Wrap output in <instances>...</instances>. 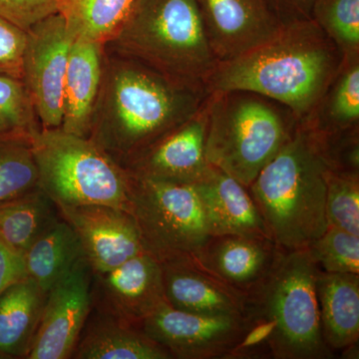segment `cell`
<instances>
[{
	"label": "cell",
	"mask_w": 359,
	"mask_h": 359,
	"mask_svg": "<svg viewBox=\"0 0 359 359\" xmlns=\"http://www.w3.org/2000/svg\"><path fill=\"white\" fill-rule=\"evenodd\" d=\"M302 122L321 134L359 128V53L346 56L320 103Z\"/></svg>",
	"instance_id": "cell-25"
},
{
	"label": "cell",
	"mask_w": 359,
	"mask_h": 359,
	"mask_svg": "<svg viewBox=\"0 0 359 359\" xmlns=\"http://www.w3.org/2000/svg\"><path fill=\"white\" fill-rule=\"evenodd\" d=\"M244 316L186 313L165 304L138 328L172 358H230L244 334Z\"/></svg>",
	"instance_id": "cell-10"
},
{
	"label": "cell",
	"mask_w": 359,
	"mask_h": 359,
	"mask_svg": "<svg viewBox=\"0 0 359 359\" xmlns=\"http://www.w3.org/2000/svg\"><path fill=\"white\" fill-rule=\"evenodd\" d=\"M205 85L178 81L116 54L104 61L89 139L125 168L203 107Z\"/></svg>",
	"instance_id": "cell-1"
},
{
	"label": "cell",
	"mask_w": 359,
	"mask_h": 359,
	"mask_svg": "<svg viewBox=\"0 0 359 359\" xmlns=\"http://www.w3.org/2000/svg\"><path fill=\"white\" fill-rule=\"evenodd\" d=\"M57 208L76 233L94 273L109 271L144 252L138 229L128 212L103 205Z\"/></svg>",
	"instance_id": "cell-13"
},
{
	"label": "cell",
	"mask_w": 359,
	"mask_h": 359,
	"mask_svg": "<svg viewBox=\"0 0 359 359\" xmlns=\"http://www.w3.org/2000/svg\"><path fill=\"white\" fill-rule=\"evenodd\" d=\"M136 0H57L58 14L74 39L106 46L117 37Z\"/></svg>",
	"instance_id": "cell-26"
},
{
	"label": "cell",
	"mask_w": 359,
	"mask_h": 359,
	"mask_svg": "<svg viewBox=\"0 0 359 359\" xmlns=\"http://www.w3.org/2000/svg\"><path fill=\"white\" fill-rule=\"evenodd\" d=\"M283 252L271 238L211 236L199 252L189 259L248 297L271 275Z\"/></svg>",
	"instance_id": "cell-16"
},
{
	"label": "cell",
	"mask_w": 359,
	"mask_h": 359,
	"mask_svg": "<svg viewBox=\"0 0 359 359\" xmlns=\"http://www.w3.org/2000/svg\"><path fill=\"white\" fill-rule=\"evenodd\" d=\"M55 13L57 0H0V18L25 32Z\"/></svg>",
	"instance_id": "cell-33"
},
{
	"label": "cell",
	"mask_w": 359,
	"mask_h": 359,
	"mask_svg": "<svg viewBox=\"0 0 359 359\" xmlns=\"http://www.w3.org/2000/svg\"><path fill=\"white\" fill-rule=\"evenodd\" d=\"M299 120L268 97L244 90L212 92L205 157L247 188L294 133Z\"/></svg>",
	"instance_id": "cell-5"
},
{
	"label": "cell",
	"mask_w": 359,
	"mask_h": 359,
	"mask_svg": "<svg viewBox=\"0 0 359 359\" xmlns=\"http://www.w3.org/2000/svg\"><path fill=\"white\" fill-rule=\"evenodd\" d=\"M304 250L320 271L359 275V237L346 231L327 226L325 233Z\"/></svg>",
	"instance_id": "cell-31"
},
{
	"label": "cell",
	"mask_w": 359,
	"mask_h": 359,
	"mask_svg": "<svg viewBox=\"0 0 359 359\" xmlns=\"http://www.w3.org/2000/svg\"><path fill=\"white\" fill-rule=\"evenodd\" d=\"M0 359H4V356H2V354L0 353Z\"/></svg>",
	"instance_id": "cell-36"
},
{
	"label": "cell",
	"mask_w": 359,
	"mask_h": 359,
	"mask_svg": "<svg viewBox=\"0 0 359 359\" xmlns=\"http://www.w3.org/2000/svg\"><path fill=\"white\" fill-rule=\"evenodd\" d=\"M105 47L85 40H73L63 89L60 127L67 133L89 137L102 84Z\"/></svg>",
	"instance_id": "cell-19"
},
{
	"label": "cell",
	"mask_w": 359,
	"mask_h": 359,
	"mask_svg": "<svg viewBox=\"0 0 359 359\" xmlns=\"http://www.w3.org/2000/svg\"><path fill=\"white\" fill-rule=\"evenodd\" d=\"M162 264L167 304L186 313L209 316H244L247 299L189 259Z\"/></svg>",
	"instance_id": "cell-18"
},
{
	"label": "cell",
	"mask_w": 359,
	"mask_h": 359,
	"mask_svg": "<svg viewBox=\"0 0 359 359\" xmlns=\"http://www.w3.org/2000/svg\"><path fill=\"white\" fill-rule=\"evenodd\" d=\"M27 276L23 257L0 242V294Z\"/></svg>",
	"instance_id": "cell-34"
},
{
	"label": "cell",
	"mask_w": 359,
	"mask_h": 359,
	"mask_svg": "<svg viewBox=\"0 0 359 359\" xmlns=\"http://www.w3.org/2000/svg\"><path fill=\"white\" fill-rule=\"evenodd\" d=\"M46 295L29 276L0 294V353L4 358H26Z\"/></svg>",
	"instance_id": "cell-22"
},
{
	"label": "cell",
	"mask_w": 359,
	"mask_h": 359,
	"mask_svg": "<svg viewBox=\"0 0 359 359\" xmlns=\"http://www.w3.org/2000/svg\"><path fill=\"white\" fill-rule=\"evenodd\" d=\"M330 168L320 135L299 121L248 188L271 240L285 252L306 249L327 230Z\"/></svg>",
	"instance_id": "cell-4"
},
{
	"label": "cell",
	"mask_w": 359,
	"mask_h": 359,
	"mask_svg": "<svg viewBox=\"0 0 359 359\" xmlns=\"http://www.w3.org/2000/svg\"><path fill=\"white\" fill-rule=\"evenodd\" d=\"M314 1L316 0H268L283 25L311 20Z\"/></svg>",
	"instance_id": "cell-35"
},
{
	"label": "cell",
	"mask_w": 359,
	"mask_h": 359,
	"mask_svg": "<svg viewBox=\"0 0 359 359\" xmlns=\"http://www.w3.org/2000/svg\"><path fill=\"white\" fill-rule=\"evenodd\" d=\"M30 142L39 188L56 205H103L128 212V172L88 137L40 128Z\"/></svg>",
	"instance_id": "cell-7"
},
{
	"label": "cell",
	"mask_w": 359,
	"mask_h": 359,
	"mask_svg": "<svg viewBox=\"0 0 359 359\" xmlns=\"http://www.w3.org/2000/svg\"><path fill=\"white\" fill-rule=\"evenodd\" d=\"M37 120L23 80L0 73V137H30L40 129Z\"/></svg>",
	"instance_id": "cell-30"
},
{
	"label": "cell",
	"mask_w": 359,
	"mask_h": 359,
	"mask_svg": "<svg viewBox=\"0 0 359 359\" xmlns=\"http://www.w3.org/2000/svg\"><path fill=\"white\" fill-rule=\"evenodd\" d=\"M39 187L30 137H0V202Z\"/></svg>",
	"instance_id": "cell-27"
},
{
	"label": "cell",
	"mask_w": 359,
	"mask_h": 359,
	"mask_svg": "<svg viewBox=\"0 0 359 359\" xmlns=\"http://www.w3.org/2000/svg\"><path fill=\"white\" fill-rule=\"evenodd\" d=\"M218 61L230 60L271 39L283 25L268 0H196Z\"/></svg>",
	"instance_id": "cell-14"
},
{
	"label": "cell",
	"mask_w": 359,
	"mask_h": 359,
	"mask_svg": "<svg viewBox=\"0 0 359 359\" xmlns=\"http://www.w3.org/2000/svg\"><path fill=\"white\" fill-rule=\"evenodd\" d=\"M311 20L344 56L359 53V0H316Z\"/></svg>",
	"instance_id": "cell-28"
},
{
	"label": "cell",
	"mask_w": 359,
	"mask_h": 359,
	"mask_svg": "<svg viewBox=\"0 0 359 359\" xmlns=\"http://www.w3.org/2000/svg\"><path fill=\"white\" fill-rule=\"evenodd\" d=\"M128 212L144 252L160 264L190 259L211 237L194 184L129 174Z\"/></svg>",
	"instance_id": "cell-8"
},
{
	"label": "cell",
	"mask_w": 359,
	"mask_h": 359,
	"mask_svg": "<svg viewBox=\"0 0 359 359\" xmlns=\"http://www.w3.org/2000/svg\"><path fill=\"white\" fill-rule=\"evenodd\" d=\"M92 309L138 328L167 304L162 264L147 252L92 278Z\"/></svg>",
	"instance_id": "cell-12"
},
{
	"label": "cell",
	"mask_w": 359,
	"mask_h": 359,
	"mask_svg": "<svg viewBox=\"0 0 359 359\" xmlns=\"http://www.w3.org/2000/svg\"><path fill=\"white\" fill-rule=\"evenodd\" d=\"M316 297L321 330L332 351H344L359 339V276L318 269Z\"/></svg>",
	"instance_id": "cell-20"
},
{
	"label": "cell",
	"mask_w": 359,
	"mask_h": 359,
	"mask_svg": "<svg viewBox=\"0 0 359 359\" xmlns=\"http://www.w3.org/2000/svg\"><path fill=\"white\" fill-rule=\"evenodd\" d=\"M23 259L27 276L46 292L86 259L76 233L62 217L33 243Z\"/></svg>",
	"instance_id": "cell-23"
},
{
	"label": "cell",
	"mask_w": 359,
	"mask_h": 359,
	"mask_svg": "<svg viewBox=\"0 0 359 359\" xmlns=\"http://www.w3.org/2000/svg\"><path fill=\"white\" fill-rule=\"evenodd\" d=\"M75 359H171L139 328L92 309L72 358Z\"/></svg>",
	"instance_id": "cell-21"
},
{
	"label": "cell",
	"mask_w": 359,
	"mask_h": 359,
	"mask_svg": "<svg viewBox=\"0 0 359 359\" xmlns=\"http://www.w3.org/2000/svg\"><path fill=\"white\" fill-rule=\"evenodd\" d=\"M344 58L316 21H297L237 57L218 61L204 84L210 93L244 90L268 97L302 121L320 103Z\"/></svg>",
	"instance_id": "cell-2"
},
{
	"label": "cell",
	"mask_w": 359,
	"mask_h": 359,
	"mask_svg": "<svg viewBox=\"0 0 359 359\" xmlns=\"http://www.w3.org/2000/svg\"><path fill=\"white\" fill-rule=\"evenodd\" d=\"M194 186L210 235L271 238L249 189L230 175L212 166L209 174Z\"/></svg>",
	"instance_id": "cell-17"
},
{
	"label": "cell",
	"mask_w": 359,
	"mask_h": 359,
	"mask_svg": "<svg viewBox=\"0 0 359 359\" xmlns=\"http://www.w3.org/2000/svg\"><path fill=\"white\" fill-rule=\"evenodd\" d=\"M325 217L327 226L359 237V173L328 169Z\"/></svg>",
	"instance_id": "cell-29"
},
{
	"label": "cell",
	"mask_w": 359,
	"mask_h": 359,
	"mask_svg": "<svg viewBox=\"0 0 359 359\" xmlns=\"http://www.w3.org/2000/svg\"><path fill=\"white\" fill-rule=\"evenodd\" d=\"M93 271L86 259L47 292L27 359L72 358L92 309Z\"/></svg>",
	"instance_id": "cell-11"
},
{
	"label": "cell",
	"mask_w": 359,
	"mask_h": 359,
	"mask_svg": "<svg viewBox=\"0 0 359 359\" xmlns=\"http://www.w3.org/2000/svg\"><path fill=\"white\" fill-rule=\"evenodd\" d=\"M209 98L192 118L165 135L124 169L139 178L191 185L202 181L212 168L205 157Z\"/></svg>",
	"instance_id": "cell-15"
},
{
	"label": "cell",
	"mask_w": 359,
	"mask_h": 359,
	"mask_svg": "<svg viewBox=\"0 0 359 359\" xmlns=\"http://www.w3.org/2000/svg\"><path fill=\"white\" fill-rule=\"evenodd\" d=\"M27 32L0 18V73L22 79Z\"/></svg>",
	"instance_id": "cell-32"
},
{
	"label": "cell",
	"mask_w": 359,
	"mask_h": 359,
	"mask_svg": "<svg viewBox=\"0 0 359 359\" xmlns=\"http://www.w3.org/2000/svg\"><path fill=\"white\" fill-rule=\"evenodd\" d=\"M318 269L306 250L283 252L263 285L248 297L244 334L233 358H334L321 330Z\"/></svg>",
	"instance_id": "cell-3"
},
{
	"label": "cell",
	"mask_w": 359,
	"mask_h": 359,
	"mask_svg": "<svg viewBox=\"0 0 359 359\" xmlns=\"http://www.w3.org/2000/svg\"><path fill=\"white\" fill-rule=\"evenodd\" d=\"M61 218L57 205L36 188L0 202V242L21 256Z\"/></svg>",
	"instance_id": "cell-24"
},
{
	"label": "cell",
	"mask_w": 359,
	"mask_h": 359,
	"mask_svg": "<svg viewBox=\"0 0 359 359\" xmlns=\"http://www.w3.org/2000/svg\"><path fill=\"white\" fill-rule=\"evenodd\" d=\"M73 40L58 13L39 21L27 32L22 80L42 129L60 128L62 125L63 89Z\"/></svg>",
	"instance_id": "cell-9"
},
{
	"label": "cell",
	"mask_w": 359,
	"mask_h": 359,
	"mask_svg": "<svg viewBox=\"0 0 359 359\" xmlns=\"http://www.w3.org/2000/svg\"><path fill=\"white\" fill-rule=\"evenodd\" d=\"M109 45L116 54L189 84L205 85L218 63L196 0H136Z\"/></svg>",
	"instance_id": "cell-6"
}]
</instances>
